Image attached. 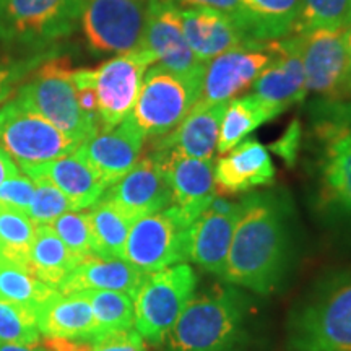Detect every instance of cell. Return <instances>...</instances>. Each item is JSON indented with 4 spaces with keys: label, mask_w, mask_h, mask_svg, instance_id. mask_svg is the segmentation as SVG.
<instances>
[{
    "label": "cell",
    "mask_w": 351,
    "mask_h": 351,
    "mask_svg": "<svg viewBox=\"0 0 351 351\" xmlns=\"http://www.w3.org/2000/svg\"><path fill=\"white\" fill-rule=\"evenodd\" d=\"M241 202L223 282L270 295L282 287L291 261L289 205L276 192H254Z\"/></svg>",
    "instance_id": "cell-1"
},
{
    "label": "cell",
    "mask_w": 351,
    "mask_h": 351,
    "mask_svg": "<svg viewBox=\"0 0 351 351\" xmlns=\"http://www.w3.org/2000/svg\"><path fill=\"white\" fill-rule=\"evenodd\" d=\"M251 301L228 285L194 295L171 328L163 351H238L247 340Z\"/></svg>",
    "instance_id": "cell-2"
},
{
    "label": "cell",
    "mask_w": 351,
    "mask_h": 351,
    "mask_svg": "<svg viewBox=\"0 0 351 351\" xmlns=\"http://www.w3.org/2000/svg\"><path fill=\"white\" fill-rule=\"evenodd\" d=\"M287 351H351V265L322 276L291 311Z\"/></svg>",
    "instance_id": "cell-3"
},
{
    "label": "cell",
    "mask_w": 351,
    "mask_h": 351,
    "mask_svg": "<svg viewBox=\"0 0 351 351\" xmlns=\"http://www.w3.org/2000/svg\"><path fill=\"white\" fill-rule=\"evenodd\" d=\"M69 59L52 56L43 60L16 90L15 99L83 143L101 129L98 121L82 111Z\"/></svg>",
    "instance_id": "cell-4"
},
{
    "label": "cell",
    "mask_w": 351,
    "mask_h": 351,
    "mask_svg": "<svg viewBox=\"0 0 351 351\" xmlns=\"http://www.w3.org/2000/svg\"><path fill=\"white\" fill-rule=\"evenodd\" d=\"M86 0H0V47L54 54L82 20Z\"/></svg>",
    "instance_id": "cell-5"
},
{
    "label": "cell",
    "mask_w": 351,
    "mask_h": 351,
    "mask_svg": "<svg viewBox=\"0 0 351 351\" xmlns=\"http://www.w3.org/2000/svg\"><path fill=\"white\" fill-rule=\"evenodd\" d=\"M197 289V275L186 262L145 275L134 300V326L143 340L161 345Z\"/></svg>",
    "instance_id": "cell-6"
},
{
    "label": "cell",
    "mask_w": 351,
    "mask_h": 351,
    "mask_svg": "<svg viewBox=\"0 0 351 351\" xmlns=\"http://www.w3.org/2000/svg\"><path fill=\"white\" fill-rule=\"evenodd\" d=\"M200 93L202 80H186L153 64L145 73L137 103L129 117L147 140L165 137L181 124Z\"/></svg>",
    "instance_id": "cell-7"
},
{
    "label": "cell",
    "mask_w": 351,
    "mask_h": 351,
    "mask_svg": "<svg viewBox=\"0 0 351 351\" xmlns=\"http://www.w3.org/2000/svg\"><path fill=\"white\" fill-rule=\"evenodd\" d=\"M78 145L15 98L0 108V148L19 168L57 160L75 152Z\"/></svg>",
    "instance_id": "cell-8"
},
{
    "label": "cell",
    "mask_w": 351,
    "mask_h": 351,
    "mask_svg": "<svg viewBox=\"0 0 351 351\" xmlns=\"http://www.w3.org/2000/svg\"><path fill=\"white\" fill-rule=\"evenodd\" d=\"M148 0H86L82 29L93 54H124L142 49Z\"/></svg>",
    "instance_id": "cell-9"
},
{
    "label": "cell",
    "mask_w": 351,
    "mask_h": 351,
    "mask_svg": "<svg viewBox=\"0 0 351 351\" xmlns=\"http://www.w3.org/2000/svg\"><path fill=\"white\" fill-rule=\"evenodd\" d=\"M191 223L174 205L132 223L124 247V261L143 274L163 270L187 261Z\"/></svg>",
    "instance_id": "cell-10"
},
{
    "label": "cell",
    "mask_w": 351,
    "mask_h": 351,
    "mask_svg": "<svg viewBox=\"0 0 351 351\" xmlns=\"http://www.w3.org/2000/svg\"><path fill=\"white\" fill-rule=\"evenodd\" d=\"M153 64L155 57L150 52L137 49L117 54L93 69L101 127L119 125L130 116L145 73Z\"/></svg>",
    "instance_id": "cell-11"
},
{
    "label": "cell",
    "mask_w": 351,
    "mask_h": 351,
    "mask_svg": "<svg viewBox=\"0 0 351 351\" xmlns=\"http://www.w3.org/2000/svg\"><path fill=\"white\" fill-rule=\"evenodd\" d=\"M345 32L346 26L301 34L307 93L322 99H345L351 95V64Z\"/></svg>",
    "instance_id": "cell-12"
},
{
    "label": "cell",
    "mask_w": 351,
    "mask_h": 351,
    "mask_svg": "<svg viewBox=\"0 0 351 351\" xmlns=\"http://www.w3.org/2000/svg\"><path fill=\"white\" fill-rule=\"evenodd\" d=\"M142 49L155 57V64L186 78L204 80L205 65L184 38L181 7L174 0H148L147 28Z\"/></svg>",
    "instance_id": "cell-13"
},
{
    "label": "cell",
    "mask_w": 351,
    "mask_h": 351,
    "mask_svg": "<svg viewBox=\"0 0 351 351\" xmlns=\"http://www.w3.org/2000/svg\"><path fill=\"white\" fill-rule=\"evenodd\" d=\"M241 202L217 195L210 207L189 226L187 261L223 278Z\"/></svg>",
    "instance_id": "cell-14"
},
{
    "label": "cell",
    "mask_w": 351,
    "mask_h": 351,
    "mask_svg": "<svg viewBox=\"0 0 351 351\" xmlns=\"http://www.w3.org/2000/svg\"><path fill=\"white\" fill-rule=\"evenodd\" d=\"M271 56L270 43H257L215 57L205 65L199 101L218 104L236 98L254 85L262 70L270 64Z\"/></svg>",
    "instance_id": "cell-15"
},
{
    "label": "cell",
    "mask_w": 351,
    "mask_h": 351,
    "mask_svg": "<svg viewBox=\"0 0 351 351\" xmlns=\"http://www.w3.org/2000/svg\"><path fill=\"white\" fill-rule=\"evenodd\" d=\"M104 200L112 204L132 223L173 205L169 184L156 158L148 153L124 178L106 189Z\"/></svg>",
    "instance_id": "cell-16"
},
{
    "label": "cell",
    "mask_w": 351,
    "mask_h": 351,
    "mask_svg": "<svg viewBox=\"0 0 351 351\" xmlns=\"http://www.w3.org/2000/svg\"><path fill=\"white\" fill-rule=\"evenodd\" d=\"M274 52L270 64L254 82V95L285 112L293 104L304 101L306 73L302 64V36H287L269 41Z\"/></svg>",
    "instance_id": "cell-17"
},
{
    "label": "cell",
    "mask_w": 351,
    "mask_h": 351,
    "mask_svg": "<svg viewBox=\"0 0 351 351\" xmlns=\"http://www.w3.org/2000/svg\"><path fill=\"white\" fill-rule=\"evenodd\" d=\"M166 176L173 205L189 223H194L217 197L213 160H199L174 152H150Z\"/></svg>",
    "instance_id": "cell-18"
},
{
    "label": "cell",
    "mask_w": 351,
    "mask_h": 351,
    "mask_svg": "<svg viewBox=\"0 0 351 351\" xmlns=\"http://www.w3.org/2000/svg\"><path fill=\"white\" fill-rule=\"evenodd\" d=\"M145 140L142 132L127 117L119 125L101 127L93 137L78 145L77 152L96 171L104 186L111 187L137 165Z\"/></svg>",
    "instance_id": "cell-19"
},
{
    "label": "cell",
    "mask_w": 351,
    "mask_h": 351,
    "mask_svg": "<svg viewBox=\"0 0 351 351\" xmlns=\"http://www.w3.org/2000/svg\"><path fill=\"white\" fill-rule=\"evenodd\" d=\"M275 179V166L269 150L256 138H245L213 165L217 195L247 194L257 187L269 186Z\"/></svg>",
    "instance_id": "cell-20"
},
{
    "label": "cell",
    "mask_w": 351,
    "mask_h": 351,
    "mask_svg": "<svg viewBox=\"0 0 351 351\" xmlns=\"http://www.w3.org/2000/svg\"><path fill=\"white\" fill-rule=\"evenodd\" d=\"M181 23L189 47L204 64L236 47L257 44L231 16L212 8H181Z\"/></svg>",
    "instance_id": "cell-21"
},
{
    "label": "cell",
    "mask_w": 351,
    "mask_h": 351,
    "mask_svg": "<svg viewBox=\"0 0 351 351\" xmlns=\"http://www.w3.org/2000/svg\"><path fill=\"white\" fill-rule=\"evenodd\" d=\"M226 104H205L197 101L174 130L165 137L152 140V150L174 152L199 160H213Z\"/></svg>",
    "instance_id": "cell-22"
},
{
    "label": "cell",
    "mask_w": 351,
    "mask_h": 351,
    "mask_svg": "<svg viewBox=\"0 0 351 351\" xmlns=\"http://www.w3.org/2000/svg\"><path fill=\"white\" fill-rule=\"evenodd\" d=\"M315 134L322 143L320 197L333 212L351 218V140L324 124H315Z\"/></svg>",
    "instance_id": "cell-23"
},
{
    "label": "cell",
    "mask_w": 351,
    "mask_h": 351,
    "mask_svg": "<svg viewBox=\"0 0 351 351\" xmlns=\"http://www.w3.org/2000/svg\"><path fill=\"white\" fill-rule=\"evenodd\" d=\"M28 178H43L54 184L77 212L91 208L103 199L106 186L77 150L41 165L20 168Z\"/></svg>",
    "instance_id": "cell-24"
},
{
    "label": "cell",
    "mask_w": 351,
    "mask_h": 351,
    "mask_svg": "<svg viewBox=\"0 0 351 351\" xmlns=\"http://www.w3.org/2000/svg\"><path fill=\"white\" fill-rule=\"evenodd\" d=\"M38 330L44 337L91 343L96 340V320L90 301L82 291L64 295L59 289L34 311Z\"/></svg>",
    "instance_id": "cell-25"
},
{
    "label": "cell",
    "mask_w": 351,
    "mask_h": 351,
    "mask_svg": "<svg viewBox=\"0 0 351 351\" xmlns=\"http://www.w3.org/2000/svg\"><path fill=\"white\" fill-rule=\"evenodd\" d=\"M143 271L134 267L124 258L90 256L78 263L64 282L57 287L60 293L86 291V289H106V291H121L135 296L137 289L145 278Z\"/></svg>",
    "instance_id": "cell-26"
},
{
    "label": "cell",
    "mask_w": 351,
    "mask_h": 351,
    "mask_svg": "<svg viewBox=\"0 0 351 351\" xmlns=\"http://www.w3.org/2000/svg\"><path fill=\"white\" fill-rule=\"evenodd\" d=\"M282 111L256 95H245L228 101L223 114L217 152L219 155L231 152L236 145L247 138L262 124L275 119Z\"/></svg>",
    "instance_id": "cell-27"
},
{
    "label": "cell",
    "mask_w": 351,
    "mask_h": 351,
    "mask_svg": "<svg viewBox=\"0 0 351 351\" xmlns=\"http://www.w3.org/2000/svg\"><path fill=\"white\" fill-rule=\"evenodd\" d=\"M80 262V258L69 251L67 245L49 225H36L26 265L29 274L57 289L65 276Z\"/></svg>",
    "instance_id": "cell-28"
},
{
    "label": "cell",
    "mask_w": 351,
    "mask_h": 351,
    "mask_svg": "<svg viewBox=\"0 0 351 351\" xmlns=\"http://www.w3.org/2000/svg\"><path fill=\"white\" fill-rule=\"evenodd\" d=\"M247 13L252 38L276 41L293 33L304 0H241Z\"/></svg>",
    "instance_id": "cell-29"
},
{
    "label": "cell",
    "mask_w": 351,
    "mask_h": 351,
    "mask_svg": "<svg viewBox=\"0 0 351 351\" xmlns=\"http://www.w3.org/2000/svg\"><path fill=\"white\" fill-rule=\"evenodd\" d=\"M91 231H93L95 256L124 258V247L132 221L125 215L101 199L88 212Z\"/></svg>",
    "instance_id": "cell-30"
},
{
    "label": "cell",
    "mask_w": 351,
    "mask_h": 351,
    "mask_svg": "<svg viewBox=\"0 0 351 351\" xmlns=\"http://www.w3.org/2000/svg\"><path fill=\"white\" fill-rule=\"evenodd\" d=\"M57 289L41 282L25 267L0 257V301L15 302L29 311H36Z\"/></svg>",
    "instance_id": "cell-31"
},
{
    "label": "cell",
    "mask_w": 351,
    "mask_h": 351,
    "mask_svg": "<svg viewBox=\"0 0 351 351\" xmlns=\"http://www.w3.org/2000/svg\"><path fill=\"white\" fill-rule=\"evenodd\" d=\"M82 293L93 311L96 340L109 333L129 330L134 326V300L129 295L106 289H86Z\"/></svg>",
    "instance_id": "cell-32"
},
{
    "label": "cell",
    "mask_w": 351,
    "mask_h": 351,
    "mask_svg": "<svg viewBox=\"0 0 351 351\" xmlns=\"http://www.w3.org/2000/svg\"><path fill=\"white\" fill-rule=\"evenodd\" d=\"M34 232L36 223L25 212L0 207V257L26 269Z\"/></svg>",
    "instance_id": "cell-33"
},
{
    "label": "cell",
    "mask_w": 351,
    "mask_h": 351,
    "mask_svg": "<svg viewBox=\"0 0 351 351\" xmlns=\"http://www.w3.org/2000/svg\"><path fill=\"white\" fill-rule=\"evenodd\" d=\"M350 3L351 0H304L293 33L306 34L348 26Z\"/></svg>",
    "instance_id": "cell-34"
},
{
    "label": "cell",
    "mask_w": 351,
    "mask_h": 351,
    "mask_svg": "<svg viewBox=\"0 0 351 351\" xmlns=\"http://www.w3.org/2000/svg\"><path fill=\"white\" fill-rule=\"evenodd\" d=\"M41 341L36 317L33 311L0 301V343L12 345H36Z\"/></svg>",
    "instance_id": "cell-35"
},
{
    "label": "cell",
    "mask_w": 351,
    "mask_h": 351,
    "mask_svg": "<svg viewBox=\"0 0 351 351\" xmlns=\"http://www.w3.org/2000/svg\"><path fill=\"white\" fill-rule=\"evenodd\" d=\"M69 251L80 261L95 256L93 231H91L88 212H67L49 225Z\"/></svg>",
    "instance_id": "cell-36"
},
{
    "label": "cell",
    "mask_w": 351,
    "mask_h": 351,
    "mask_svg": "<svg viewBox=\"0 0 351 351\" xmlns=\"http://www.w3.org/2000/svg\"><path fill=\"white\" fill-rule=\"evenodd\" d=\"M33 181L36 184V187H34L33 202L26 215L36 225H51L60 215L67 212H77L67 197L54 184L43 178H36Z\"/></svg>",
    "instance_id": "cell-37"
},
{
    "label": "cell",
    "mask_w": 351,
    "mask_h": 351,
    "mask_svg": "<svg viewBox=\"0 0 351 351\" xmlns=\"http://www.w3.org/2000/svg\"><path fill=\"white\" fill-rule=\"evenodd\" d=\"M54 54H33L12 59L8 62H0V106L7 103L12 93L26 80V77L38 67L43 60L49 59Z\"/></svg>",
    "instance_id": "cell-38"
},
{
    "label": "cell",
    "mask_w": 351,
    "mask_h": 351,
    "mask_svg": "<svg viewBox=\"0 0 351 351\" xmlns=\"http://www.w3.org/2000/svg\"><path fill=\"white\" fill-rule=\"evenodd\" d=\"M313 117L317 124L330 127L351 140V103L348 101L319 98L313 104Z\"/></svg>",
    "instance_id": "cell-39"
},
{
    "label": "cell",
    "mask_w": 351,
    "mask_h": 351,
    "mask_svg": "<svg viewBox=\"0 0 351 351\" xmlns=\"http://www.w3.org/2000/svg\"><path fill=\"white\" fill-rule=\"evenodd\" d=\"M34 187L36 184L28 176L16 174L0 184V207L15 208L28 213L29 205L33 202Z\"/></svg>",
    "instance_id": "cell-40"
},
{
    "label": "cell",
    "mask_w": 351,
    "mask_h": 351,
    "mask_svg": "<svg viewBox=\"0 0 351 351\" xmlns=\"http://www.w3.org/2000/svg\"><path fill=\"white\" fill-rule=\"evenodd\" d=\"M72 80L75 85L77 99L82 111L91 119L98 121V98L95 90V70L93 69H77L72 70Z\"/></svg>",
    "instance_id": "cell-41"
},
{
    "label": "cell",
    "mask_w": 351,
    "mask_h": 351,
    "mask_svg": "<svg viewBox=\"0 0 351 351\" xmlns=\"http://www.w3.org/2000/svg\"><path fill=\"white\" fill-rule=\"evenodd\" d=\"M174 2L181 8L205 7V8H212V10L225 13V15L231 16V19L244 29L245 34H247L252 41H256L251 34V26H249L247 13H245L244 5L241 0H174Z\"/></svg>",
    "instance_id": "cell-42"
},
{
    "label": "cell",
    "mask_w": 351,
    "mask_h": 351,
    "mask_svg": "<svg viewBox=\"0 0 351 351\" xmlns=\"http://www.w3.org/2000/svg\"><path fill=\"white\" fill-rule=\"evenodd\" d=\"M147 345L140 337V333L134 328L122 332H114L109 335L91 341L90 351H145Z\"/></svg>",
    "instance_id": "cell-43"
},
{
    "label": "cell",
    "mask_w": 351,
    "mask_h": 351,
    "mask_svg": "<svg viewBox=\"0 0 351 351\" xmlns=\"http://www.w3.org/2000/svg\"><path fill=\"white\" fill-rule=\"evenodd\" d=\"M301 140H302V127L300 119H293L289 122L287 130L283 132V135L278 140H275L270 145V150L275 153L276 156L282 158L285 165L293 168L296 165L298 155H300L301 148Z\"/></svg>",
    "instance_id": "cell-44"
},
{
    "label": "cell",
    "mask_w": 351,
    "mask_h": 351,
    "mask_svg": "<svg viewBox=\"0 0 351 351\" xmlns=\"http://www.w3.org/2000/svg\"><path fill=\"white\" fill-rule=\"evenodd\" d=\"M20 174V168L5 152L0 148V184L5 182L7 179L13 178V176Z\"/></svg>",
    "instance_id": "cell-45"
},
{
    "label": "cell",
    "mask_w": 351,
    "mask_h": 351,
    "mask_svg": "<svg viewBox=\"0 0 351 351\" xmlns=\"http://www.w3.org/2000/svg\"><path fill=\"white\" fill-rule=\"evenodd\" d=\"M0 351H49L43 343L36 345H12L0 343Z\"/></svg>",
    "instance_id": "cell-46"
},
{
    "label": "cell",
    "mask_w": 351,
    "mask_h": 351,
    "mask_svg": "<svg viewBox=\"0 0 351 351\" xmlns=\"http://www.w3.org/2000/svg\"><path fill=\"white\" fill-rule=\"evenodd\" d=\"M345 44H346V51H348L350 64H351V25L346 26V32H345Z\"/></svg>",
    "instance_id": "cell-47"
},
{
    "label": "cell",
    "mask_w": 351,
    "mask_h": 351,
    "mask_svg": "<svg viewBox=\"0 0 351 351\" xmlns=\"http://www.w3.org/2000/svg\"><path fill=\"white\" fill-rule=\"evenodd\" d=\"M348 25H351V3H350V12H348Z\"/></svg>",
    "instance_id": "cell-48"
}]
</instances>
